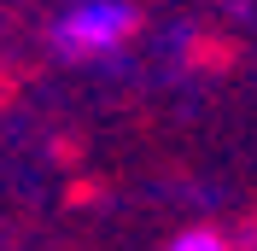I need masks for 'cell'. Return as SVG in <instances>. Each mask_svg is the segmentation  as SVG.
Wrapping results in <instances>:
<instances>
[{"label":"cell","instance_id":"2","mask_svg":"<svg viewBox=\"0 0 257 251\" xmlns=\"http://www.w3.org/2000/svg\"><path fill=\"white\" fill-rule=\"evenodd\" d=\"M164 251H234V239H228L222 228H210V222H193V228H181V234L164 239Z\"/></svg>","mask_w":257,"mask_h":251},{"label":"cell","instance_id":"1","mask_svg":"<svg viewBox=\"0 0 257 251\" xmlns=\"http://www.w3.org/2000/svg\"><path fill=\"white\" fill-rule=\"evenodd\" d=\"M141 6L135 0H70L59 6V18L47 24V47L64 64H99L141 35Z\"/></svg>","mask_w":257,"mask_h":251}]
</instances>
